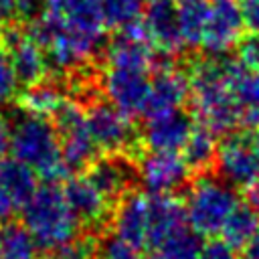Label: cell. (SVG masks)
<instances>
[{
    "mask_svg": "<svg viewBox=\"0 0 259 259\" xmlns=\"http://www.w3.org/2000/svg\"><path fill=\"white\" fill-rule=\"evenodd\" d=\"M190 105L198 123L219 134H231L239 127L241 105L237 103L227 81V59H198L188 71Z\"/></svg>",
    "mask_w": 259,
    "mask_h": 259,
    "instance_id": "cell-1",
    "label": "cell"
},
{
    "mask_svg": "<svg viewBox=\"0 0 259 259\" xmlns=\"http://www.w3.org/2000/svg\"><path fill=\"white\" fill-rule=\"evenodd\" d=\"M22 225L30 233L38 251L53 253L79 237V219L71 210L65 194L55 184L34 190L22 208Z\"/></svg>",
    "mask_w": 259,
    "mask_h": 259,
    "instance_id": "cell-2",
    "label": "cell"
},
{
    "mask_svg": "<svg viewBox=\"0 0 259 259\" xmlns=\"http://www.w3.org/2000/svg\"><path fill=\"white\" fill-rule=\"evenodd\" d=\"M10 154L47 184H57L71 170L61 152L57 127L42 117L24 115L12 123Z\"/></svg>",
    "mask_w": 259,
    "mask_h": 259,
    "instance_id": "cell-3",
    "label": "cell"
},
{
    "mask_svg": "<svg viewBox=\"0 0 259 259\" xmlns=\"http://www.w3.org/2000/svg\"><path fill=\"white\" fill-rule=\"evenodd\" d=\"M237 204L239 196L231 184L208 172L198 174L186 190V223L200 237H214Z\"/></svg>",
    "mask_w": 259,
    "mask_h": 259,
    "instance_id": "cell-4",
    "label": "cell"
},
{
    "mask_svg": "<svg viewBox=\"0 0 259 259\" xmlns=\"http://www.w3.org/2000/svg\"><path fill=\"white\" fill-rule=\"evenodd\" d=\"M53 119H55V127H57L59 142H61V152H63L67 166L71 170H79L83 166L93 164L97 148L89 134L87 109L67 99Z\"/></svg>",
    "mask_w": 259,
    "mask_h": 259,
    "instance_id": "cell-5",
    "label": "cell"
},
{
    "mask_svg": "<svg viewBox=\"0 0 259 259\" xmlns=\"http://www.w3.org/2000/svg\"><path fill=\"white\" fill-rule=\"evenodd\" d=\"M87 125L95 148L109 156H121L132 150L138 140L130 115L115 109L107 101L93 103L87 109Z\"/></svg>",
    "mask_w": 259,
    "mask_h": 259,
    "instance_id": "cell-6",
    "label": "cell"
},
{
    "mask_svg": "<svg viewBox=\"0 0 259 259\" xmlns=\"http://www.w3.org/2000/svg\"><path fill=\"white\" fill-rule=\"evenodd\" d=\"M0 42L8 51L18 83L30 87L42 83L49 71V59L45 49L20 26L4 24L0 30Z\"/></svg>",
    "mask_w": 259,
    "mask_h": 259,
    "instance_id": "cell-7",
    "label": "cell"
},
{
    "mask_svg": "<svg viewBox=\"0 0 259 259\" xmlns=\"http://www.w3.org/2000/svg\"><path fill=\"white\" fill-rule=\"evenodd\" d=\"M214 168L221 180L233 188H247L259 178V160L253 152L251 138L229 134L219 142Z\"/></svg>",
    "mask_w": 259,
    "mask_h": 259,
    "instance_id": "cell-8",
    "label": "cell"
},
{
    "mask_svg": "<svg viewBox=\"0 0 259 259\" xmlns=\"http://www.w3.org/2000/svg\"><path fill=\"white\" fill-rule=\"evenodd\" d=\"M190 166L178 152H148L138 162L136 174L150 194H172L190 178Z\"/></svg>",
    "mask_w": 259,
    "mask_h": 259,
    "instance_id": "cell-9",
    "label": "cell"
},
{
    "mask_svg": "<svg viewBox=\"0 0 259 259\" xmlns=\"http://www.w3.org/2000/svg\"><path fill=\"white\" fill-rule=\"evenodd\" d=\"M190 97V79L188 73L174 67L170 61L154 65V77L150 79V95L146 101L144 115L154 117L160 113L182 109Z\"/></svg>",
    "mask_w": 259,
    "mask_h": 259,
    "instance_id": "cell-10",
    "label": "cell"
},
{
    "mask_svg": "<svg viewBox=\"0 0 259 259\" xmlns=\"http://www.w3.org/2000/svg\"><path fill=\"white\" fill-rule=\"evenodd\" d=\"M243 30L245 22L241 6H237V2L233 0H217L214 4H210L200 47L206 55L221 57L237 47V42L243 38Z\"/></svg>",
    "mask_w": 259,
    "mask_h": 259,
    "instance_id": "cell-11",
    "label": "cell"
},
{
    "mask_svg": "<svg viewBox=\"0 0 259 259\" xmlns=\"http://www.w3.org/2000/svg\"><path fill=\"white\" fill-rule=\"evenodd\" d=\"M105 61L109 69H125V71H142L154 69V47L150 45L142 20L119 28V32L105 47Z\"/></svg>",
    "mask_w": 259,
    "mask_h": 259,
    "instance_id": "cell-12",
    "label": "cell"
},
{
    "mask_svg": "<svg viewBox=\"0 0 259 259\" xmlns=\"http://www.w3.org/2000/svg\"><path fill=\"white\" fill-rule=\"evenodd\" d=\"M101 89L105 93L107 103L132 117L144 113L146 109V101L150 95V79L142 71L107 69L101 79Z\"/></svg>",
    "mask_w": 259,
    "mask_h": 259,
    "instance_id": "cell-13",
    "label": "cell"
},
{
    "mask_svg": "<svg viewBox=\"0 0 259 259\" xmlns=\"http://www.w3.org/2000/svg\"><path fill=\"white\" fill-rule=\"evenodd\" d=\"M36 190V174L14 158L0 160V223H8Z\"/></svg>",
    "mask_w": 259,
    "mask_h": 259,
    "instance_id": "cell-14",
    "label": "cell"
},
{
    "mask_svg": "<svg viewBox=\"0 0 259 259\" xmlns=\"http://www.w3.org/2000/svg\"><path fill=\"white\" fill-rule=\"evenodd\" d=\"M142 14V26L154 49L166 57L178 55L184 49L174 0H150Z\"/></svg>",
    "mask_w": 259,
    "mask_h": 259,
    "instance_id": "cell-15",
    "label": "cell"
},
{
    "mask_svg": "<svg viewBox=\"0 0 259 259\" xmlns=\"http://www.w3.org/2000/svg\"><path fill=\"white\" fill-rule=\"evenodd\" d=\"M194 123L182 109L148 117L142 140L150 152H178L184 148Z\"/></svg>",
    "mask_w": 259,
    "mask_h": 259,
    "instance_id": "cell-16",
    "label": "cell"
},
{
    "mask_svg": "<svg viewBox=\"0 0 259 259\" xmlns=\"http://www.w3.org/2000/svg\"><path fill=\"white\" fill-rule=\"evenodd\" d=\"M47 12L65 28L103 42L105 20L99 0H47Z\"/></svg>",
    "mask_w": 259,
    "mask_h": 259,
    "instance_id": "cell-17",
    "label": "cell"
},
{
    "mask_svg": "<svg viewBox=\"0 0 259 259\" xmlns=\"http://www.w3.org/2000/svg\"><path fill=\"white\" fill-rule=\"evenodd\" d=\"M113 235L136 247H148V196L142 192H125L111 219Z\"/></svg>",
    "mask_w": 259,
    "mask_h": 259,
    "instance_id": "cell-18",
    "label": "cell"
},
{
    "mask_svg": "<svg viewBox=\"0 0 259 259\" xmlns=\"http://www.w3.org/2000/svg\"><path fill=\"white\" fill-rule=\"evenodd\" d=\"M186 225L184 202L174 194L148 196V247L158 249L174 231Z\"/></svg>",
    "mask_w": 259,
    "mask_h": 259,
    "instance_id": "cell-19",
    "label": "cell"
},
{
    "mask_svg": "<svg viewBox=\"0 0 259 259\" xmlns=\"http://www.w3.org/2000/svg\"><path fill=\"white\" fill-rule=\"evenodd\" d=\"M63 194L83 225H97L105 219L109 210V198L91 182V178L85 176H71L65 182Z\"/></svg>",
    "mask_w": 259,
    "mask_h": 259,
    "instance_id": "cell-20",
    "label": "cell"
},
{
    "mask_svg": "<svg viewBox=\"0 0 259 259\" xmlns=\"http://www.w3.org/2000/svg\"><path fill=\"white\" fill-rule=\"evenodd\" d=\"M87 176L109 200H113V198H121L127 192L134 178V170L125 160L117 156H107L89 164Z\"/></svg>",
    "mask_w": 259,
    "mask_h": 259,
    "instance_id": "cell-21",
    "label": "cell"
},
{
    "mask_svg": "<svg viewBox=\"0 0 259 259\" xmlns=\"http://www.w3.org/2000/svg\"><path fill=\"white\" fill-rule=\"evenodd\" d=\"M217 148H219L217 134L212 130H208L206 125L198 123L192 127V132L182 148V158L186 160V164L190 166L192 172L204 174L210 168H214Z\"/></svg>",
    "mask_w": 259,
    "mask_h": 259,
    "instance_id": "cell-22",
    "label": "cell"
},
{
    "mask_svg": "<svg viewBox=\"0 0 259 259\" xmlns=\"http://www.w3.org/2000/svg\"><path fill=\"white\" fill-rule=\"evenodd\" d=\"M18 101H20V107L24 109L26 115L49 119V117H55L59 113V109L63 107L67 97L63 95V91L57 85L36 83V85H30L18 97Z\"/></svg>",
    "mask_w": 259,
    "mask_h": 259,
    "instance_id": "cell-23",
    "label": "cell"
},
{
    "mask_svg": "<svg viewBox=\"0 0 259 259\" xmlns=\"http://www.w3.org/2000/svg\"><path fill=\"white\" fill-rule=\"evenodd\" d=\"M257 231H259V212L255 208H251L249 204L239 202L233 208V212L227 217V221L221 229V237L229 247L243 249L245 243Z\"/></svg>",
    "mask_w": 259,
    "mask_h": 259,
    "instance_id": "cell-24",
    "label": "cell"
},
{
    "mask_svg": "<svg viewBox=\"0 0 259 259\" xmlns=\"http://www.w3.org/2000/svg\"><path fill=\"white\" fill-rule=\"evenodd\" d=\"M227 81L241 107L259 109V71L243 67L237 59H227Z\"/></svg>",
    "mask_w": 259,
    "mask_h": 259,
    "instance_id": "cell-25",
    "label": "cell"
},
{
    "mask_svg": "<svg viewBox=\"0 0 259 259\" xmlns=\"http://www.w3.org/2000/svg\"><path fill=\"white\" fill-rule=\"evenodd\" d=\"M208 10H210V4L206 0H180V4H176L178 26H180L184 47L200 45Z\"/></svg>",
    "mask_w": 259,
    "mask_h": 259,
    "instance_id": "cell-26",
    "label": "cell"
},
{
    "mask_svg": "<svg viewBox=\"0 0 259 259\" xmlns=\"http://www.w3.org/2000/svg\"><path fill=\"white\" fill-rule=\"evenodd\" d=\"M36 243L24 225L4 223L0 227V259H36Z\"/></svg>",
    "mask_w": 259,
    "mask_h": 259,
    "instance_id": "cell-27",
    "label": "cell"
},
{
    "mask_svg": "<svg viewBox=\"0 0 259 259\" xmlns=\"http://www.w3.org/2000/svg\"><path fill=\"white\" fill-rule=\"evenodd\" d=\"M202 245H204L202 237L184 225L158 247V255L162 259H198Z\"/></svg>",
    "mask_w": 259,
    "mask_h": 259,
    "instance_id": "cell-28",
    "label": "cell"
},
{
    "mask_svg": "<svg viewBox=\"0 0 259 259\" xmlns=\"http://www.w3.org/2000/svg\"><path fill=\"white\" fill-rule=\"evenodd\" d=\"M101 14L107 26L125 28L140 20L144 8L142 0H99Z\"/></svg>",
    "mask_w": 259,
    "mask_h": 259,
    "instance_id": "cell-29",
    "label": "cell"
},
{
    "mask_svg": "<svg viewBox=\"0 0 259 259\" xmlns=\"http://www.w3.org/2000/svg\"><path fill=\"white\" fill-rule=\"evenodd\" d=\"M16 91H18V79L10 63L8 51L0 42V105L8 103L16 95Z\"/></svg>",
    "mask_w": 259,
    "mask_h": 259,
    "instance_id": "cell-30",
    "label": "cell"
},
{
    "mask_svg": "<svg viewBox=\"0 0 259 259\" xmlns=\"http://www.w3.org/2000/svg\"><path fill=\"white\" fill-rule=\"evenodd\" d=\"M97 259H138V249L123 239L111 235L97 247Z\"/></svg>",
    "mask_w": 259,
    "mask_h": 259,
    "instance_id": "cell-31",
    "label": "cell"
},
{
    "mask_svg": "<svg viewBox=\"0 0 259 259\" xmlns=\"http://www.w3.org/2000/svg\"><path fill=\"white\" fill-rule=\"evenodd\" d=\"M49 259H97V245L89 239H75L73 243L53 251Z\"/></svg>",
    "mask_w": 259,
    "mask_h": 259,
    "instance_id": "cell-32",
    "label": "cell"
},
{
    "mask_svg": "<svg viewBox=\"0 0 259 259\" xmlns=\"http://www.w3.org/2000/svg\"><path fill=\"white\" fill-rule=\"evenodd\" d=\"M237 61L251 71H259V34L251 32L237 42Z\"/></svg>",
    "mask_w": 259,
    "mask_h": 259,
    "instance_id": "cell-33",
    "label": "cell"
},
{
    "mask_svg": "<svg viewBox=\"0 0 259 259\" xmlns=\"http://www.w3.org/2000/svg\"><path fill=\"white\" fill-rule=\"evenodd\" d=\"M198 259H237V253L225 241H208L202 245Z\"/></svg>",
    "mask_w": 259,
    "mask_h": 259,
    "instance_id": "cell-34",
    "label": "cell"
},
{
    "mask_svg": "<svg viewBox=\"0 0 259 259\" xmlns=\"http://www.w3.org/2000/svg\"><path fill=\"white\" fill-rule=\"evenodd\" d=\"M241 14L245 28H249L253 34H259V0H243Z\"/></svg>",
    "mask_w": 259,
    "mask_h": 259,
    "instance_id": "cell-35",
    "label": "cell"
},
{
    "mask_svg": "<svg viewBox=\"0 0 259 259\" xmlns=\"http://www.w3.org/2000/svg\"><path fill=\"white\" fill-rule=\"evenodd\" d=\"M10 140H12V121L0 115V160L10 152Z\"/></svg>",
    "mask_w": 259,
    "mask_h": 259,
    "instance_id": "cell-36",
    "label": "cell"
},
{
    "mask_svg": "<svg viewBox=\"0 0 259 259\" xmlns=\"http://www.w3.org/2000/svg\"><path fill=\"white\" fill-rule=\"evenodd\" d=\"M16 14L22 18H36L40 14V0H16Z\"/></svg>",
    "mask_w": 259,
    "mask_h": 259,
    "instance_id": "cell-37",
    "label": "cell"
},
{
    "mask_svg": "<svg viewBox=\"0 0 259 259\" xmlns=\"http://www.w3.org/2000/svg\"><path fill=\"white\" fill-rule=\"evenodd\" d=\"M241 259H259V231L241 249Z\"/></svg>",
    "mask_w": 259,
    "mask_h": 259,
    "instance_id": "cell-38",
    "label": "cell"
},
{
    "mask_svg": "<svg viewBox=\"0 0 259 259\" xmlns=\"http://www.w3.org/2000/svg\"><path fill=\"white\" fill-rule=\"evenodd\" d=\"M16 14V0H0V26H4Z\"/></svg>",
    "mask_w": 259,
    "mask_h": 259,
    "instance_id": "cell-39",
    "label": "cell"
},
{
    "mask_svg": "<svg viewBox=\"0 0 259 259\" xmlns=\"http://www.w3.org/2000/svg\"><path fill=\"white\" fill-rule=\"evenodd\" d=\"M245 190H247V204L259 212V178L251 186H247Z\"/></svg>",
    "mask_w": 259,
    "mask_h": 259,
    "instance_id": "cell-40",
    "label": "cell"
},
{
    "mask_svg": "<svg viewBox=\"0 0 259 259\" xmlns=\"http://www.w3.org/2000/svg\"><path fill=\"white\" fill-rule=\"evenodd\" d=\"M251 146H253V152H255V156L259 160V130H255V134L251 136Z\"/></svg>",
    "mask_w": 259,
    "mask_h": 259,
    "instance_id": "cell-41",
    "label": "cell"
},
{
    "mask_svg": "<svg viewBox=\"0 0 259 259\" xmlns=\"http://www.w3.org/2000/svg\"><path fill=\"white\" fill-rule=\"evenodd\" d=\"M146 259H162L160 255H152V257H146Z\"/></svg>",
    "mask_w": 259,
    "mask_h": 259,
    "instance_id": "cell-42",
    "label": "cell"
},
{
    "mask_svg": "<svg viewBox=\"0 0 259 259\" xmlns=\"http://www.w3.org/2000/svg\"><path fill=\"white\" fill-rule=\"evenodd\" d=\"M233 2H237V0H233Z\"/></svg>",
    "mask_w": 259,
    "mask_h": 259,
    "instance_id": "cell-43",
    "label": "cell"
}]
</instances>
